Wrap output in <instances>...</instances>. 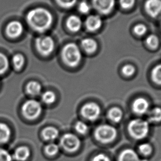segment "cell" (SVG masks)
Masks as SVG:
<instances>
[{"label":"cell","mask_w":161,"mask_h":161,"mask_svg":"<svg viewBox=\"0 0 161 161\" xmlns=\"http://www.w3.org/2000/svg\"><path fill=\"white\" fill-rule=\"evenodd\" d=\"M42 99L43 102L47 104H50L54 103L56 100V96L52 91H46L42 94Z\"/></svg>","instance_id":"26"},{"label":"cell","mask_w":161,"mask_h":161,"mask_svg":"<svg viewBox=\"0 0 161 161\" xmlns=\"http://www.w3.org/2000/svg\"><path fill=\"white\" fill-rule=\"evenodd\" d=\"M78 9L80 13L83 14H87L89 13L91 10L90 5L85 1L80 3L78 6Z\"/></svg>","instance_id":"36"},{"label":"cell","mask_w":161,"mask_h":161,"mask_svg":"<svg viewBox=\"0 0 161 161\" xmlns=\"http://www.w3.org/2000/svg\"><path fill=\"white\" fill-rule=\"evenodd\" d=\"M134 31L135 34H136L137 36H143L147 31V27L145 25L140 23L135 26L134 28Z\"/></svg>","instance_id":"33"},{"label":"cell","mask_w":161,"mask_h":161,"mask_svg":"<svg viewBox=\"0 0 161 161\" xmlns=\"http://www.w3.org/2000/svg\"><path fill=\"white\" fill-rule=\"evenodd\" d=\"M152 80L158 85H161V64L156 66L151 72Z\"/></svg>","instance_id":"24"},{"label":"cell","mask_w":161,"mask_h":161,"mask_svg":"<svg viewBox=\"0 0 161 161\" xmlns=\"http://www.w3.org/2000/svg\"><path fill=\"white\" fill-rule=\"evenodd\" d=\"M61 57L66 65L71 67H76L82 59L80 48L75 43H68L63 47Z\"/></svg>","instance_id":"2"},{"label":"cell","mask_w":161,"mask_h":161,"mask_svg":"<svg viewBox=\"0 0 161 161\" xmlns=\"http://www.w3.org/2000/svg\"><path fill=\"white\" fill-rule=\"evenodd\" d=\"M26 20L30 27L36 31L43 33L47 31L53 24V17L50 12L42 7L28 12Z\"/></svg>","instance_id":"1"},{"label":"cell","mask_w":161,"mask_h":161,"mask_svg":"<svg viewBox=\"0 0 161 161\" xmlns=\"http://www.w3.org/2000/svg\"><path fill=\"white\" fill-rule=\"evenodd\" d=\"M0 161H12V156L7 150L0 148Z\"/></svg>","instance_id":"35"},{"label":"cell","mask_w":161,"mask_h":161,"mask_svg":"<svg viewBox=\"0 0 161 161\" xmlns=\"http://www.w3.org/2000/svg\"><path fill=\"white\" fill-rule=\"evenodd\" d=\"M149 103L146 99L138 98L136 99L132 104L133 112L139 115H142L147 113L149 111Z\"/></svg>","instance_id":"12"},{"label":"cell","mask_w":161,"mask_h":161,"mask_svg":"<svg viewBox=\"0 0 161 161\" xmlns=\"http://www.w3.org/2000/svg\"><path fill=\"white\" fill-rule=\"evenodd\" d=\"M23 31L22 24L17 20L9 22L6 28V33L7 36L11 38H18L22 35Z\"/></svg>","instance_id":"11"},{"label":"cell","mask_w":161,"mask_h":161,"mask_svg":"<svg viewBox=\"0 0 161 161\" xmlns=\"http://www.w3.org/2000/svg\"><path fill=\"white\" fill-rule=\"evenodd\" d=\"M9 127L4 123H0V143H5L9 140L11 136Z\"/></svg>","instance_id":"20"},{"label":"cell","mask_w":161,"mask_h":161,"mask_svg":"<svg viewBox=\"0 0 161 161\" xmlns=\"http://www.w3.org/2000/svg\"><path fill=\"white\" fill-rule=\"evenodd\" d=\"M94 136L101 143H110L116 138L117 131L113 126L103 124L97 128L94 131Z\"/></svg>","instance_id":"4"},{"label":"cell","mask_w":161,"mask_h":161,"mask_svg":"<svg viewBox=\"0 0 161 161\" xmlns=\"http://www.w3.org/2000/svg\"><path fill=\"white\" fill-rule=\"evenodd\" d=\"M31 154L30 150L25 146L18 147L14 151L13 158L18 161H25L28 158Z\"/></svg>","instance_id":"17"},{"label":"cell","mask_w":161,"mask_h":161,"mask_svg":"<svg viewBox=\"0 0 161 161\" xmlns=\"http://www.w3.org/2000/svg\"><path fill=\"white\" fill-rule=\"evenodd\" d=\"M92 5L99 14L107 15L114 9L115 0H92Z\"/></svg>","instance_id":"9"},{"label":"cell","mask_w":161,"mask_h":161,"mask_svg":"<svg viewBox=\"0 0 161 161\" xmlns=\"http://www.w3.org/2000/svg\"><path fill=\"white\" fill-rule=\"evenodd\" d=\"M81 47L86 53L92 54L96 52L98 49V44L96 40L92 38H85L81 42Z\"/></svg>","instance_id":"15"},{"label":"cell","mask_w":161,"mask_h":161,"mask_svg":"<svg viewBox=\"0 0 161 161\" xmlns=\"http://www.w3.org/2000/svg\"><path fill=\"white\" fill-rule=\"evenodd\" d=\"M66 26L72 32H77L80 30L82 26V20L78 16L72 15L67 18Z\"/></svg>","instance_id":"14"},{"label":"cell","mask_w":161,"mask_h":161,"mask_svg":"<svg viewBox=\"0 0 161 161\" xmlns=\"http://www.w3.org/2000/svg\"><path fill=\"white\" fill-rule=\"evenodd\" d=\"M43 137L47 141H53L58 137V131L57 129L54 127L49 126L43 130Z\"/></svg>","instance_id":"18"},{"label":"cell","mask_w":161,"mask_h":161,"mask_svg":"<svg viewBox=\"0 0 161 161\" xmlns=\"http://www.w3.org/2000/svg\"><path fill=\"white\" fill-rule=\"evenodd\" d=\"M139 151L142 154L145 156H147L151 153L152 148L151 146L148 143H144L139 146Z\"/></svg>","instance_id":"32"},{"label":"cell","mask_w":161,"mask_h":161,"mask_svg":"<svg viewBox=\"0 0 161 161\" xmlns=\"http://www.w3.org/2000/svg\"><path fill=\"white\" fill-rule=\"evenodd\" d=\"M123 113L120 109L118 108H113L109 110L108 113V118L114 123H119L122 119Z\"/></svg>","instance_id":"19"},{"label":"cell","mask_w":161,"mask_h":161,"mask_svg":"<svg viewBox=\"0 0 161 161\" xmlns=\"http://www.w3.org/2000/svg\"><path fill=\"white\" fill-rule=\"evenodd\" d=\"M9 66L8 60L5 54L0 53V75L4 74Z\"/></svg>","instance_id":"27"},{"label":"cell","mask_w":161,"mask_h":161,"mask_svg":"<svg viewBox=\"0 0 161 161\" xmlns=\"http://www.w3.org/2000/svg\"><path fill=\"white\" fill-rule=\"evenodd\" d=\"M148 120L150 123H158L161 121V108L156 107L148 111Z\"/></svg>","instance_id":"21"},{"label":"cell","mask_w":161,"mask_h":161,"mask_svg":"<svg viewBox=\"0 0 161 161\" xmlns=\"http://www.w3.org/2000/svg\"><path fill=\"white\" fill-rule=\"evenodd\" d=\"M146 43L148 47L152 49H155L158 47L159 44V39L157 36L154 34H151L148 36Z\"/></svg>","instance_id":"23"},{"label":"cell","mask_w":161,"mask_h":161,"mask_svg":"<svg viewBox=\"0 0 161 161\" xmlns=\"http://www.w3.org/2000/svg\"><path fill=\"white\" fill-rule=\"evenodd\" d=\"M81 113L83 117L88 120H96L101 115V108L96 103H87L82 108Z\"/></svg>","instance_id":"8"},{"label":"cell","mask_w":161,"mask_h":161,"mask_svg":"<svg viewBox=\"0 0 161 161\" xmlns=\"http://www.w3.org/2000/svg\"><path fill=\"white\" fill-rule=\"evenodd\" d=\"M54 40L49 36H40L36 39V48L42 55H50L54 50Z\"/></svg>","instance_id":"5"},{"label":"cell","mask_w":161,"mask_h":161,"mask_svg":"<svg viewBox=\"0 0 161 161\" xmlns=\"http://www.w3.org/2000/svg\"><path fill=\"white\" fill-rule=\"evenodd\" d=\"M42 110V105L38 101L31 99L25 102L23 105L22 111L23 115L29 120H33L39 116Z\"/></svg>","instance_id":"6"},{"label":"cell","mask_w":161,"mask_h":161,"mask_svg":"<svg viewBox=\"0 0 161 161\" xmlns=\"http://www.w3.org/2000/svg\"><path fill=\"white\" fill-rule=\"evenodd\" d=\"M92 161H110V159L107 156L101 153L94 157Z\"/></svg>","instance_id":"37"},{"label":"cell","mask_w":161,"mask_h":161,"mask_svg":"<svg viewBox=\"0 0 161 161\" xmlns=\"http://www.w3.org/2000/svg\"><path fill=\"white\" fill-rule=\"evenodd\" d=\"M60 7L64 8H70L76 4L77 0H56Z\"/></svg>","instance_id":"30"},{"label":"cell","mask_w":161,"mask_h":161,"mask_svg":"<svg viewBox=\"0 0 161 161\" xmlns=\"http://www.w3.org/2000/svg\"><path fill=\"white\" fill-rule=\"evenodd\" d=\"M119 161H141L136 152L132 149H126L121 153Z\"/></svg>","instance_id":"16"},{"label":"cell","mask_w":161,"mask_h":161,"mask_svg":"<svg viewBox=\"0 0 161 161\" xmlns=\"http://www.w3.org/2000/svg\"><path fill=\"white\" fill-rule=\"evenodd\" d=\"M136 71L135 67L131 64L125 65L122 69V72L124 76L130 77L132 76Z\"/></svg>","instance_id":"31"},{"label":"cell","mask_w":161,"mask_h":161,"mask_svg":"<svg viewBox=\"0 0 161 161\" xmlns=\"http://www.w3.org/2000/svg\"><path fill=\"white\" fill-rule=\"evenodd\" d=\"M136 0H119L121 7L123 9H129L134 6Z\"/></svg>","instance_id":"34"},{"label":"cell","mask_w":161,"mask_h":161,"mask_svg":"<svg viewBox=\"0 0 161 161\" xmlns=\"http://www.w3.org/2000/svg\"><path fill=\"white\" fill-rule=\"evenodd\" d=\"M75 128L76 131L80 134H86L88 131V126L87 125L81 121H78L76 123Z\"/></svg>","instance_id":"28"},{"label":"cell","mask_w":161,"mask_h":161,"mask_svg":"<svg viewBox=\"0 0 161 161\" xmlns=\"http://www.w3.org/2000/svg\"><path fill=\"white\" fill-rule=\"evenodd\" d=\"M59 147L55 143H50L45 147V151L49 156H54L58 153Z\"/></svg>","instance_id":"29"},{"label":"cell","mask_w":161,"mask_h":161,"mask_svg":"<svg viewBox=\"0 0 161 161\" xmlns=\"http://www.w3.org/2000/svg\"><path fill=\"white\" fill-rule=\"evenodd\" d=\"M25 63L24 56L20 54H16L13 58V63L15 69L17 70L21 69Z\"/></svg>","instance_id":"25"},{"label":"cell","mask_w":161,"mask_h":161,"mask_svg":"<svg viewBox=\"0 0 161 161\" xmlns=\"http://www.w3.org/2000/svg\"><path fill=\"white\" fill-rule=\"evenodd\" d=\"M60 144L67 152H75L80 146V140L75 135L68 133L64 135L61 138Z\"/></svg>","instance_id":"7"},{"label":"cell","mask_w":161,"mask_h":161,"mask_svg":"<svg viewBox=\"0 0 161 161\" xmlns=\"http://www.w3.org/2000/svg\"><path fill=\"white\" fill-rule=\"evenodd\" d=\"M26 89L27 93L33 96H38L42 91L41 85L36 81H31L28 83Z\"/></svg>","instance_id":"22"},{"label":"cell","mask_w":161,"mask_h":161,"mask_svg":"<svg viewBox=\"0 0 161 161\" xmlns=\"http://www.w3.org/2000/svg\"><path fill=\"white\" fill-rule=\"evenodd\" d=\"M145 8L149 16L156 18L161 15V0H147Z\"/></svg>","instance_id":"10"},{"label":"cell","mask_w":161,"mask_h":161,"mask_svg":"<svg viewBox=\"0 0 161 161\" xmlns=\"http://www.w3.org/2000/svg\"><path fill=\"white\" fill-rule=\"evenodd\" d=\"M128 131L131 136L136 140H141L147 136L150 126L147 121L135 119L131 121L128 125Z\"/></svg>","instance_id":"3"},{"label":"cell","mask_w":161,"mask_h":161,"mask_svg":"<svg viewBox=\"0 0 161 161\" xmlns=\"http://www.w3.org/2000/svg\"><path fill=\"white\" fill-rule=\"evenodd\" d=\"M102 19L98 15L88 16L85 22V25L88 31L92 32L98 31L102 25Z\"/></svg>","instance_id":"13"}]
</instances>
